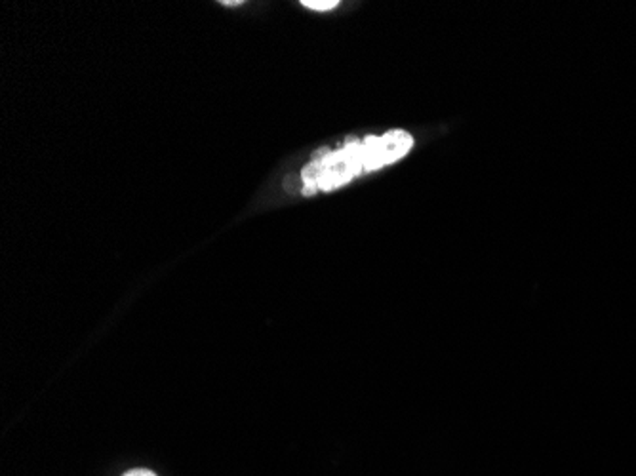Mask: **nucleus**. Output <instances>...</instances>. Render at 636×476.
<instances>
[{
  "label": "nucleus",
  "mask_w": 636,
  "mask_h": 476,
  "mask_svg": "<svg viewBox=\"0 0 636 476\" xmlns=\"http://www.w3.org/2000/svg\"><path fill=\"white\" fill-rule=\"evenodd\" d=\"M414 143L409 132L389 130L381 136L353 137L338 149H322L301 168V195L330 193L358 176L391 167L414 149Z\"/></svg>",
  "instance_id": "obj_1"
},
{
  "label": "nucleus",
  "mask_w": 636,
  "mask_h": 476,
  "mask_svg": "<svg viewBox=\"0 0 636 476\" xmlns=\"http://www.w3.org/2000/svg\"><path fill=\"white\" fill-rule=\"evenodd\" d=\"M301 6L309 8V10H317V12H328L334 10L336 6H339L338 0H303Z\"/></svg>",
  "instance_id": "obj_2"
},
{
  "label": "nucleus",
  "mask_w": 636,
  "mask_h": 476,
  "mask_svg": "<svg viewBox=\"0 0 636 476\" xmlns=\"http://www.w3.org/2000/svg\"><path fill=\"white\" fill-rule=\"evenodd\" d=\"M125 476H156V474L153 471H149V469H132Z\"/></svg>",
  "instance_id": "obj_3"
},
{
  "label": "nucleus",
  "mask_w": 636,
  "mask_h": 476,
  "mask_svg": "<svg viewBox=\"0 0 636 476\" xmlns=\"http://www.w3.org/2000/svg\"><path fill=\"white\" fill-rule=\"evenodd\" d=\"M242 5V0H231V3H225V0H223V3H221V6H240Z\"/></svg>",
  "instance_id": "obj_4"
}]
</instances>
